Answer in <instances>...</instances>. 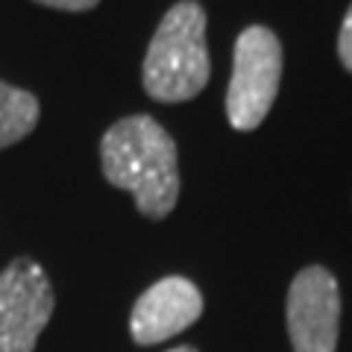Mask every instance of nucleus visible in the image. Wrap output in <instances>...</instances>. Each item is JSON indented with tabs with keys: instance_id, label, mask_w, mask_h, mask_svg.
<instances>
[{
	"instance_id": "obj_9",
	"label": "nucleus",
	"mask_w": 352,
	"mask_h": 352,
	"mask_svg": "<svg viewBox=\"0 0 352 352\" xmlns=\"http://www.w3.org/2000/svg\"><path fill=\"white\" fill-rule=\"evenodd\" d=\"M41 6L50 9H62V12H85V9H94L100 0H36Z\"/></svg>"
},
{
	"instance_id": "obj_8",
	"label": "nucleus",
	"mask_w": 352,
	"mask_h": 352,
	"mask_svg": "<svg viewBox=\"0 0 352 352\" xmlns=\"http://www.w3.org/2000/svg\"><path fill=\"white\" fill-rule=\"evenodd\" d=\"M338 56H340V62H344V68L352 71V6L346 9V18H344V24H340Z\"/></svg>"
},
{
	"instance_id": "obj_2",
	"label": "nucleus",
	"mask_w": 352,
	"mask_h": 352,
	"mask_svg": "<svg viewBox=\"0 0 352 352\" xmlns=\"http://www.w3.org/2000/svg\"><path fill=\"white\" fill-rule=\"evenodd\" d=\"M144 91L159 103H185L208 82L212 62L206 44V9L179 0L159 21L144 56Z\"/></svg>"
},
{
	"instance_id": "obj_7",
	"label": "nucleus",
	"mask_w": 352,
	"mask_h": 352,
	"mask_svg": "<svg viewBox=\"0 0 352 352\" xmlns=\"http://www.w3.org/2000/svg\"><path fill=\"white\" fill-rule=\"evenodd\" d=\"M38 115H41V106L36 100V94L0 80V150L27 138L36 129Z\"/></svg>"
},
{
	"instance_id": "obj_4",
	"label": "nucleus",
	"mask_w": 352,
	"mask_h": 352,
	"mask_svg": "<svg viewBox=\"0 0 352 352\" xmlns=\"http://www.w3.org/2000/svg\"><path fill=\"white\" fill-rule=\"evenodd\" d=\"M50 314L47 273L32 258H15L0 273V352H32Z\"/></svg>"
},
{
	"instance_id": "obj_3",
	"label": "nucleus",
	"mask_w": 352,
	"mask_h": 352,
	"mask_svg": "<svg viewBox=\"0 0 352 352\" xmlns=\"http://www.w3.org/2000/svg\"><path fill=\"white\" fill-rule=\"evenodd\" d=\"M282 82V44L267 27H247L235 41L226 118L241 132L256 129L276 103Z\"/></svg>"
},
{
	"instance_id": "obj_10",
	"label": "nucleus",
	"mask_w": 352,
	"mask_h": 352,
	"mask_svg": "<svg viewBox=\"0 0 352 352\" xmlns=\"http://www.w3.org/2000/svg\"><path fill=\"white\" fill-rule=\"evenodd\" d=\"M168 352H197V349H191V346H176V349H168Z\"/></svg>"
},
{
	"instance_id": "obj_1",
	"label": "nucleus",
	"mask_w": 352,
	"mask_h": 352,
	"mask_svg": "<svg viewBox=\"0 0 352 352\" xmlns=\"http://www.w3.org/2000/svg\"><path fill=\"white\" fill-rule=\"evenodd\" d=\"M103 176L115 188L135 197V208L162 220L179 200V156L176 141L156 118L129 115L106 129L100 141Z\"/></svg>"
},
{
	"instance_id": "obj_6",
	"label": "nucleus",
	"mask_w": 352,
	"mask_h": 352,
	"mask_svg": "<svg viewBox=\"0 0 352 352\" xmlns=\"http://www.w3.org/2000/svg\"><path fill=\"white\" fill-rule=\"evenodd\" d=\"M203 314V294L185 276H164L138 296L129 317L132 340L141 346L162 344L194 326Z\"/></svg>"
},
{
	"instance_id": "obj_5",
	"label": "nucleus",
	"mask_w": 352,
	"mask_h": 352,
	"mask_svg": "<svg viewBox=\"0 0 352 352\" xmlns=\"http://www.w3.org/2000/svg\"><path fill=\"white\" fill-rule=\"evenodd\" d=\"M288 335L294 352H335L340 323L338 279L326 267H305L288 291Z\"/></svg>"
}]
</instances>
